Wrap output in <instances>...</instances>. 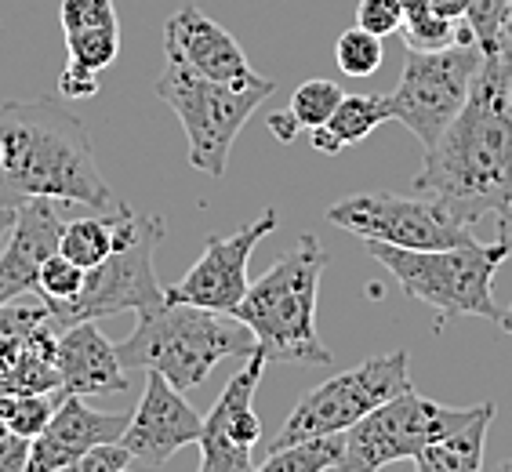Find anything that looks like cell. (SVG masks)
<instances>
[{
    "label": "cell",
    "mask_w": 512,
    "mask_h": 472,
    "mask_svg": "<svg viewBox=\"0 0 512 472\" xmlns=\"http://www.w3.org/2000/svg\"><path fill=\"white\" fill-rule=\"evenodd\" d=\"M414 193L436 197L473 226L512 197V55H483L473 91L447 131L425 149Z\"/></svg>",
    "instance_id": "6da1fadb"
},
{
    "label": "cell",
    "mask_w": 512,
    "mask_h": 472,
    "mask_svg": "<svg viewBox=\"0 0 512 472\" xmlns=\"http://www.w3.org/2000/svg\"><path fill=\"white\" fill-rule=\"evenodd\" d=\"M0 164L11 189L88 211H113L120 197L102 178L84 120L59 99L0 102Z\"/></svg>",
    "instance_id": "7a4b0ae2"
},
{
    "label": "cell",
    "mask_w": 512,
    "mask_h": 472,
    "mask_svg": "<svg viewBox=\"0 0 512 472\" xmlns=\"http://www.w3.org/2000/svg\"><path fill=\"white\" fill-rule=\"evenodd\" d=\"M135 316V331L117 345L120 364L128 371L164 374L178 393L200 389L207 374L229 356L247 360L251 353H258L251 327L233 313H215L204 305L164 295L160 305Z\"/></svg>",
    "instance_id": "3957f363"
},
{
    "label": "cell",
    "mask_w": 512,
    "mask_h": 472,
    "mask_svg": "<svg viewBox=\"0 0 512 472\" xmlns=\"http://www.w3.org/2000/svg\"><path fill=\"white\" fill-rule=\"evenodd\" d=\"M327 269V251L313 233L280 255L266 273L251 280L247 295L233 309L237 320L251 327L258 353L269 364H331L335 356L316 335V298L320 276Z\"/></svg>",
    "instance_id": "277c9868"
},
{
    "label": "cell",
    "mask_w": 512,
    "mask_h": 472,
    "mask_svg": "<svg viewBox=\"0 0 512 472\" xmlns=\"http://www.w3.org/2000/svg\"><path fill=\"white\" fill-rule=\"evenodd\" d=\"M367 251L382 262L393 280L404 287L407 298H418L436 309L440 324L451 316H483L498 324V298H494V273L509 262V247L498 244H458L433 247V251H411V247H389L378 240H364Z\"/></svg>",
    "instance_id": "5b68a950"
},
{
    "label": "cell",
    "mask_w": 512,
    "mask_h": 472,
    "mask_svg": "<svg viewBox=\"0 0 512 472\" xmlns=\"http://www.w3.org/2000/svg\"><path fill=\"white\" fill-rule=\"evenodd\" d=\"M273 91L276 84L269 77H258L251 84H222L175 59H168V69L157 80L160 102L171 106V113L186 128L189 164L211 178L226 175L233 142Z\"/></svg>",
    "instance_id": "8992f818"
},
{
    "label": "cell",
    "mask_w": 512,
    "mask_h": 472,
    "mask_svg": "<svg viewBox=\"0 0 512 472\" xmlns=\"http://www.w3.org/2000/svg\"><path fill=\"white\" fill-rule=\"evenodd\" d=\"M164 233H168V222L160 215H135L131 211L113 255L88 269L84 287L73 302L51 309L59 331L69 324H80V320H99V316L113 313H142V309H153V305L164 302V287H160L157 269H153V255H157Z\"/></svg>",
    "instance_id": "52a82bcc"
},
{
    "label": "cell",
    "mask_w": 512,
    "mask_h": 472,
    "mask_svg": "<svg viewBox=\"0 0 512 472\" xmlns=\"http://www.w3.org/2000/svg\"><path fill=\"white\" fill-rule=\"evenodd\" d=\"M480 62L483 51L476 40L447 44L436 51L407 48L400 84L393 88V95H385L393 120H400L425 149H433L436 138L444 135L447 124L469 99Z\"/></svg>",
    "instance_id": "ba28073f"
},
{
    "label": "cell",
    "mask_w": 512,
    "mask_h": 472,
    "mask_svg": "<svg viewBox=\"0 0 512 472\" xmlns=\"http://www.w3.org/2000/svg\"><path fill=\"white\" fill-rule=\"evenodd\" d=\"M404 389H411V367H407L404 349H393L385 356H367L364 364L327 378L324 385H316L313 393L302 396L295 411L287 414L284 429L269 443V451L306 440V436L345 433L349 425H356L364 414L400 396Z\"/></svg>",
    "instance_id": "9c48e42d"
},
{
    "label": "cell",
    "mask_w": 512,
    "mask_h": 472,
    "mask_svg": "<svg viewBox=\"0 0 512 472\" xmlns=\"http://www.w3.org/2000/svg\"><path fill=\"white\" fill-rule=\"evenodd\" d=\"M473 414L476 407H447L404 389L345 429L342 472H375L393 462H414L422 447L465 425Z\"/></svg>",
    "instance_id": "30bf717a"
},
{
    "label": "cell",
    "mask_w": 512,
    "mask_h": 472,
    "mask_svg": "<svg viewBox=\"0 0 512 472\" xmlns=\"http://www.w3.org/2000/svg\"><path fill=\"white\" fill-rule=\"evenodd\" d=\"M327 222L360 240L389 247L433 251V247L473 244V226L462 222L436 197H396V193H356L327 207Z\"/></svg>",
    "instance_id": "8fae6325"
},
{
    "label": "cell",
    "mask_w": 512,
    "mask_h": 472,
    "mask_svg": "<svg viewBox=\"0 0 512 472\" xmlns=\"http://www.w3.org/2000/svg\"><path fill=\"white\" fill-rule=\"evenodd\" d=\"M266 356L251 353L233 378L226 382L215 407L200 425V469L204 472H251L255 469V443L262 440V418L255 414V393L262 385Z\"/></svg>",
    "instance_id": "7c38bea8"
},
{
    "label": "cell",
    "mask_w": 512,
    "mask_h": 472,
    "mask_svg": "<svg viewBox=\"0 0 512 472\" xmlns=\"http://www.w3.org/2000/svg\"><path fill=\"white\" fill-rule=\"evenodd\" d=\"M276 226H280V215L273 207H266L251 226L237 229L233 236H207L200 262L178 284L164 287V295L178 298V302L204 305V309H215V313H233L240 298L247 295V287H251V276H247L251 251Z\"/></svg>",
    "instance_id": "4fadbf2b"
},
{
    "label": "cell",
    "mask_w": 512,
    "mask_h": 472,
    "mask_svg": "<svg viewBox=\"0 0 512 472\" xmlns=\"http://www.w3.org/2000/svg\"><path fill=\"white\" fill-rule=\"evenodd\" d=\"M200 414L186 404V396L164 374L149 371L146 393L131 411L128 429L120 433V443L128 447L131 462L142 469H160V465L175 458L182 447L200 440Z\"/></svg>",
    "instance_id": "5bb4252c"
},
{
    "label": "cell",
    "mask_w": 512,
    "mask_h": 472,
    "mask_svg": "<svg viewBox=\"0 0 512 472\" xmlns=\"http://www.w3.org/2000/svg\"><path fill=\"white\" fill-rule=\"evenodd\" d=\"M62 229H66V218L59 211V200H22L8 244L0 247V305L15 302L22 295H37V273L44 266V258L59 251Z\"/></svg>",
    "instance_id": "9a60e30c"
},
{
    "label": "cell",
    "mask_w": 512,
    "mask_h": 472,
    "mask_svg": "<svg viewBox=\"0 0 512 472\" xmlns=\"http://www.w3.org/2000/svg\"><path fill=\"white\" fill-rule=\"evenodd\" d=\"M131 414H109V411H91L88 396H62L55 414H51L48 429L30 440V472H69L77 469V462L91 447L109 440H120V433L128 429Z\"/></svg>",
    "instance_id": "2e32d148"
},
{
    "label": "cell",
    "mask_w": 512,
    "mask_h": 472,
    "mask_svg": "<svg viewBox=\"0 0 512 472\" xmlns=\"http://www.w3.org/2000/svg\"><path fill=\"white\" fill-rule=\"evenodd\" d=\"M164 51H168V59L197 69V73H204L211 80H222V84H251V80H258V73L251 69L244 48L233 40V33L222 30L215 19H207L204 11L193 8V4H182L168 19Z\"/></svg>",
    "instance_id": "e0dca14e"
},
{
    "label": "cell",
    "mask_w": 512,
    "mask_h": 472,
    "mask_svg": "<svg viewBox=\"0 0 512 472\" xmlns=\"http://www.w3.org/2000/svg\"><path fill=\"white\" fill-rule=\"evenodd\" d=\"M55 364H59L62 396H117L128 393V367L120 364L117 345L102 335L95 320L62 327L55 342Z\"/></svg>",
    "instance_id": "ac0fdd59"
},
{
    "label": "cell",
    "mask_w": 512,
    "mask_h": 472,
    "mask_svg": "<svg viewBox=\"0 0 512 472\" xmlns=\"http://www.w3.org/2000/svg\"><path fill=\"white\" fill-rule=\"evenodd\" d=\"M59 324L33 320L0 335V393H62L55 364Z\"/></svg>",
    "instance_id": "d6986e66"
},
{
    "label": "cell",
    "mask_w": 512,
    "mask_h": 472,
    "mask_svg": "<svg viewBox=\"0 0 512 472\" xmlns=\"http://www.w3.org/2000/svg\"><path fill=\"white\" fill-rule=\"evenodd\" d=\"M385 120H393V109H389L385 95H342V102H338V109L331 113V120L309 131V138H313L316 153L335 157L345 146L364 142V138L371 135L378 124H385Z\"/></svg>",
    "instance_id": "ffe728a7"
},
{
    "label": "cell",
    "mask_w": 512,
    "mask_h": 472,
    "mask_svg": "<svg viewBox=\"0 0 512 472\" xmlns=\"http://www.w3.org/2000/svg\"><path fill=\"white\" fill-rule=\"evenodd\" d=\"M491 418L494 404H480L469 422L414 454V465L422 472H476L483 465V440H487Z\"/></svg>",
    "instance_id": "44dd1931"
},
{
    "label": "cell",
    "mask_w": 512,
    "mask_h": 472,
    "mask_svg": "<svg viewBox=\"0 0 512 472\" xmlns=\"http://www.w3.org/2000/svg\"><path fill=\"white\" fill-rule=\"evenodd\" d=\"M128 215H131V207L120 200L113 211H95V215L73 218V222H66V229H62L59 251L84 269L99 266L102 258L113 255V247L120 244L124 226H128Z\"/></svg>",
    "instance_id": "7402d4cb"
},
{
    "label": "cell",
    "mask_w": 512,
    "mask_h": 472,
    "mask_svg": "<svg viewBox=\"0 0 512 472\" xmlns=\"http://www.w3.org/2000/svg\"><path fill=\"white\" fill-rule=\"evenodd\" d=\"M345 454V433H324V436H306L298 443L276 447L262 458L266 472H327L342 469Z\"/></svg>",
    "instance_id": "603a6c76"
},
{
    "label": "cell",
    "mask_w": 512,
    "mask_h": 472,
    "mask_svg": "<svg viewBox=\"0 0 512 472\" xmlns=\"http://www.w3.org/2000/svg\"><path fill=\"white\" fill-rule=\"evenodd\" d=\"M404 4V44L418 51H436L447 48V44H465V40H476L473 30L465 22L444 19L440 11L433 8V0H400Z\"/></svg>",
    "instance_id": "cb8c5ba5"
},
{
    "label": "cell",
    "mask_w": 512,
    "mask_h": 472,
    "mask_svg": "<svg viewBox=\"0 0 512 472\" xmlns=\"http://www.w3.org/2000/svg\"><path fill=\"white\" fill-rule=\"evenodd\" d=\"M59 400L62 393H0V422L8 425L11 433L37 440L48 429Z\"/></svg>",
    "instance_id": "d4e9b609"
},
{
    "label": "cell",
    "mask_w": 512,
    "mask_h": 472,
    "mask_svg": "<svg viewBox=\"0 0 512 472\" xmlns=\"http://www.w3.org/2000/svg\"><path fill=\"white\" fill-rule=\"evenodd\" d=\"M345 91L338 88L335 80H306V84H298L295 95H291V117L298 120V128L302 131H313L320 128V124H327L331 120V113L338 109V102H342Z\"/></svg>",
    "instance_id": "484cf974"
},
{
    "label": "cell",
    "mask_w": 512,
    "mask_h": 472,
    "mask_svg": "<svg viewBox=\"0 0 512 472\" xmlns=\"http://www.w3.org/2000/svg\"><path fill=\"white\" fill-rule=\"evenodd\" d=\"M84 276L88 269L77 266L73 258H66L62 251L44 258V266L37 273V295L51 305V309H59V305L73 302L80 295V287H84Z\"/></svg>",
    "instance_id": "4316f807"
},
{
    "label": "cell",
    "mask_w": 512,
    "mask_h": 472,
    "mask_svg": "<svg viewBox=\"0 0 512 472\" xmlns=\"http://www.w3.org/2000/svg\"><path fill=\"white\" fill-rule=\"evenodd\" d=\"M335 59L345 77H375L378 66H382V37L353 26L338 37Z\"/></svg>",
    "instance_id": "83f0119b"
},
{
    "label": "cell",
    "mask_w": 512,
    "mask_h": 472,
    "mask_svg": "<svg viewBox=\"0 0 512 472\" xmlns=\"http://www.w3.org/2000/svg\"><path fill=\"white\" fill-rule=\"evenodd\" d=\"M59 26H62V37L88 33V30H106V26H120L117 0H62L59 4Z\"/></svg>",
    "instance_id": "f1b7e54d"
},
{
    "label": "cell",
    "mask_w": 512,
    "mask_h": 472,
    "mask_svg": "<svg viewBox=\"0 0 512 472\" xmlns=\"http://www.w3.org/2000/svg\"><path fill=\"white\" fill-rule=\"evenodd\" d=\"M509 11H512V0H469L465 26L473 30L483 55H494V51H498V37H502V26H505V19H509Z\"/></svg>",
    "instance_id": "f546056e"
},
{
    "label": "cell",
    "mask_w": 512,
    "mask_h": 472,
    "mask_svg": "<svg viewBox=\"0 0 512 472\" xmlns=\"http://www.w3.org/2000/svg\"><path fill=\"white\" fill-rule=\"evenodd\" d=\"M356 26L375 37H393L396 30H404V4L400 0H360Z\"/></svg>",
    "instance_id": "4dcf8cb0"
},
{
    "label": "cell",
    "mask_w": 512,
    "mask_h": 472,
    "mask_svg": "<svg viewBox=\"0 0 512 472\" xmlns=\"http://www.w3.org/2000/svg\"><path fill=\"white\" fill-rule=\"evenodd\" d=\"M33 320H55L51 305L40 295H22V298H15V302L0 305V335L11 331V327L33 324Z\"/></svg>",
    "instance_id": "1f68e13d"
},
{
    "label": "cell",
    "mask_w": 512,
    "mask_h": 472,
    "mask_svg": "<svg viewBox=\"0 0 512 472\" xmlns=\"http://www.w3.org/2000/svg\"><path fill=\"white\" fill-rule=\"evenodd\" d=\"M131 465L135 462H131L128 447L120 440H109V443H99V447H91L73 472H124V469H131Z\"/></svg>",
    "instance_id": "d6a6232c"
},
{
    "label": "cell",
    "mask_w": 512,
    "mask_h": 472,
    "mask_svg": "<svg viewBox=\"0 0 512 472\" xmlns=\"http://www.w3.org/2000/svg\"><path fill=\"white\" fill-rule=\"evenodd\" d=\"M26 462H30V440L0 422V472H26Z\"/></svg>",
    "instance_id": "836d02e7"
},
{
    "label": "cell",
    "mask_w": 512,
    "mask_h": 472,
    "mask_svg": "<svg viewBox=\"0 0 512 472\" xmlns=\"http://www.w3.org/2000/svg\"><path fill=\"white\" fill-rule=\"evenodd\" d=\"M269 131H273L280 142H295L302 128H298V120L291 117V109H280V113H273V117H269Z\"/></svg>",
    "instance_id": "e575fe53"
},
{
    "label": "cell",
    "mask_w": 512,
    "mask_h": 472,
    "mask_svg": "<svg viewBox=\"0 0 512 472\" xmlns=\"http://www.w3.org/2000/svg\"><path fill=\"white\" fill-rule=\"evenodd\" d=\"M498 240L509 247V255H512V197L505 200L502 211H498Z\"/></svg>",
    "instance_id": "d590c367"
},
{
    "label": "cell",
    "mask_w": 512,
    "mask_h": 472,
    "mask_svg": "<svg viewBox=\"0 0 512 472\" xmlns=\"http://www.w3.org/2000/svg\"><path fill=\"white\" fill-rule=\"evenodd\" d=\"M15 211H19V204H0V247L8 244V233L15 226Z\"/></svg>",
    "instance_id": "8d00e7d4"
},
{
    "label": "cell",
    "mask_w": 512,
    "mask_h": 472,
    "mask_svg": "<svg viewBox=\"0 0 512 472\" xmlns=\"http://www.w3.org/2000/svg\"><path fill=\"white\" fill-rule=\"evenodd\" d=\"M0 204H22V197L11 189L8 175H4V164H0Z\"/></svg>",
    "instance_id": "74e56055"
},
{
    "label": "cell",
    "mask_w": 512,
    "mask_h": 472,
    "mask_svg": "<svg viewBox=\"0 0 512 472\" xmlns=\"http://www.w3.org/2000/svg\"><path fill=\"white\" fill-rule=\"evenodd\" d=\"M498 48L509 51V55H512V11H509V19H505V26H502V37H498Z\"/></svg>",
    "instance_id": "f35d334b"
},
{
    "label": "cell",
    "mask_w": 512,
    "mask_h": 472,
    "mask_svg": "<svg viewBox=\"0 0 512 472\" xmlns=\"http://www.w3.org/2000/svg\"><path fill=\"white\" fill-rule=\"evenodd\" d=\"M498 327H502L505 335H512V305H509V309H505L502 316H498Z\"/></svg>",
    "instance_id": "ab89813d"
},
{
    "label": "cell",
    "mask_w": 512,
    "mask_h": 472,
    "mask_svg": "<svg viewBox=\"0 0 512 472\" xmlns=\"http://www.w3.org/2000/svg\"><path fill=\"white\" fill-rule=\"evenodd\" d=\"M502 469H505V472H512V458H509V462H502Z\"/></svg>",
    "instance_id": "60d3db41"
}]
</instances>
